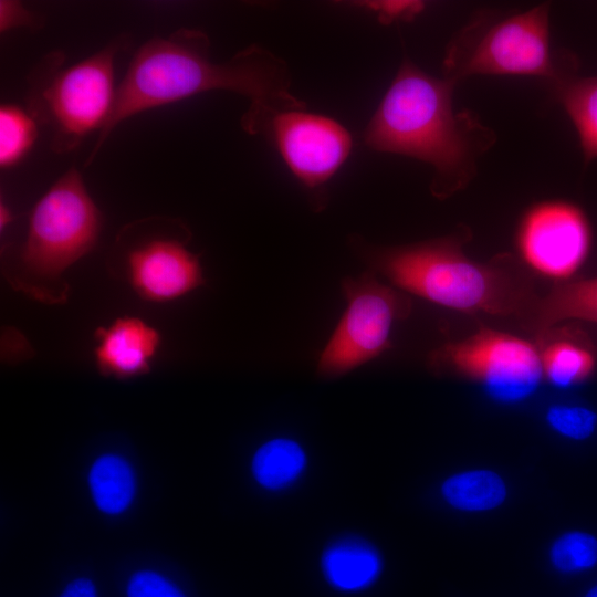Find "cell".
<instances>
[{
  "mask_svg": "<svg viewBox=\"0 0 597 597\" xmlns=\"http://www.w3.org/2000/svg\"><path fill=\"white\" fill-rule=\"evenodd\" d=\"M209 51V38L195 29L181 28L144 43L116 88L87 165L124 119L200 93L226 90L247 97L241 125L251 135L268 133L282 113L305 109L306 104L291 92L287 64L271 51L251 44L223 63H214Z\"/></svg>",
  "mask_w": 597,
  "mask_h": 597,
  "instance_id": "6da1fadb",
  "label": "cell"
},
{
  "mask_svg": "<svg viewBox=\"0 0 597 597\" xmlns=\"http://www.w3.org/2000/svg\"><path fill=\"white\" fill-rule=\"evenodd\" d=\"M454 83L426 73L405 57L364 134L373 150L430 165L434 171L431 191L437 197L469 182L476 156L492 140L470 113L454 111Z\"/></svg>",
  "mask_w": 597,
  "mask_h": 597,
  "instance_id": "7a4b0ae2",
  "label": "cell"
},
{
  "mask_svg": "<svg viewBox=\"0 0 597 597\" xmlns=\"http://www.w3.org/2000/svg\"><path fill=\"white\" fill-rule=\"evenodd\" d=\"M373 263L396 286L444 307L509 315L525 306L510 279L471 261L449 239L386 249Z\"/></svg>",
  "mask_w": 597,
  "mask_h": 597,
  "instance_id": "3957f363",
  "label": "cell"
},
{
  "mask_svg": "<svg viewBox=\"0 0 597 597\" xmlns=\"http://www.w3.org/2000/svg\"><path fill=\"white\" fill-rule=\"evenodd\" d=\"M127 38H118L87 59L62 69L64 55L46 56L31 76L28 112L52 130L51 148L59 154L77 147L101 129L114 105V60Z\"/></svg>",
  "mask_w": 597,
  "mask_h": 597,
  "instance_id": "277c9868",
  "label": "cell"
},
{
  "mask_svg": "<svg viewBox=\"0 0 597 597\" xmlns=\"http://www.w3.org/2000/svg\"><path fill=\"white\" fill-rule=\"evenodd\" d=\"M446 77L525 76L557 84L569 76L552 49L548 4L494 20L474 21L450 42Z\"/></svg>",
  "mask_w": 597,
  "mask_h": 597,
  "instance_id": "5b68a950",
  "label": "cell"
},
{
  "mask_svg": "<svg viewBox=\"0 0 597 597\" xmlns=\"http://www.w3.org/2000/svg\"><path fill=\"white\" fill-rule=\"evenodd\" d=\"M101 213L76 168L63 174L33 206L21 260L27 270L54 279L90 252Z\"/></svg>",
  "mask_w": 597,
  "mask_h": 597,
  "instance_id": "8992f818",
  "label": "cell"
},
{
  "mask_svg": "<svg viewBox=\"0 0 597 597\" xmlns=\"http://www.w3.org/2000/svg\"><path fill=\"white\" fill-rule=\"evenodd\" d=\"M346 308L322 350L317 370L337 377L379 356L389 347L396 321L409 314L410 302L370 274L342 282Z\"/></svg>",
  "mask_w": 597,
  "mask_h": 597,
  "instance_id": "52a82bcc",
  "label": "cell"
},
{
  "mask_svg": "<svg viewBox=\"0 0 597 597\" xmlns=\"http://www.w3.org/2000/svg\"><path fill=\"white\" fill-rule=\"evenodd\" d=\"M519 251L537 272L553 279H569L587 260L593 230L585 211L566 200H546L532 206L516 233Z\"/></svg>",
  "mask_w": 597,
  "mask_h": 597,
  "instance_id": "ba28073f",
  "label": "cell"
},
{
  "mask_svg": "<svg viewBox=\"0 0 597 597\" xmlns=\"http://www.w3.org/2000/svg\"><path fill=\"white\" fill-rule=\"evenodd\" d=\"M441 358L483 381L488 391L501 401L530 396L543 374L541 354L531 343L494 331H482L446 346Z\"/></svg>",
  "mask_w": 597,
  "mask_h": 597,
  "instance_id": "9c48e42d",
  "label": "cell"
},
{
  "mask_svg": "<svg viewBox=\"0 0 597 597\" xmlns=\"http://www.w3.org/2000/svg\"><path fill=\"white\" fill-rule=\"evenodd\" d=\"M268 133L287 168L308 190L321 189L352 150V136L343 125L304 109L280 114Z\"/></svg>",
  "mask_w": 597,
  "mask_h": 597,
  "instance_id": "30bf717a",
  "label": "cell"
},
{
  "mask_svg": "<svg viewBox=\"0 0 597 597\" xmlns=\"http://www.w3.org/2000/svg\"><path fill=\"white\" fill-rule=\"evenodd\" d=\"M128 280L135 292L150 302H170L203 284L199 258L172 238H153L127 255Z\"/></svg>",
  "mask_w": 597,
  "mask_h": 597,
  "instance_id": "8fae6325",
  "label": "cell"
},
{
  "mask_svg": "<svg viewBox=\"0 0 597 597\" xmlns=\"http://www.w3.org/2000/svg\"><path fill=\"white\" fill-rule=\"evenodd\" d=\"M94 358L102 374L133 378L146 374L160 347L159 332L135 316H122L95 332Z\"/></svg>",
  "mask_w": 597,
  "mask_h": 597,
  "instance_id": "7c38bea8",
  "label": "cell"
},
{
  "mask_svg": "<svg viewBox=\"0 0 597 597\" xmlns=\"http://www.w3.org/2000/svg\"><path fill=\"white\" fill-rule=\"evenodd\" d=\"M85 483L92 505L108 519L129 513L139 494V476L134 462L115 450L100 452L92 459Z\"/></svg>",
  "mask_w": 597,
  "mask_h": 597,
  "instance_id": "4fadbf2b",
  "label": "cell"
},
{
  "mask_svg": "<svg viewBox=\"0 0 597 597\" xmlns=\"http://www.w3.org/2000/svg\"><path fill=\"white\" fill-rule=\"evenodd\" d=\"M325 582L341 593H359L379 578L383 559L378 549L367 540L347 535L331 542L320 562Z\"/></svg>",
  "mask_w": 597,
  "mask_h": 597,
  "instance_id": "5bb4252c",
  "label": "cell"
},
{
  "mask_svg": "<svg viewBox=\"0 0 597 597\" xmlns=\"http://www.w3.org/2000/svg\"><path fill=\"white\" fill-rule=\"evenodd\" d=\"M307 468V454L300 442L275 437L260 444L251 457L250 473L266 492H282L295 485Z\"/></svg>",
  "mask_w": 597,
  "mask_h": 597,
  "instance_id": "9a60e30c",
  "label": "cell"
},
{
  "mask_svg": "<svg viewBox=\"0 0 597 597\" xmlns=\"http://www.w3.org/2000/svg\"><path fill=\"white\" fill-rule=\"evenodd\" d=\"M533 315V322L542 333L568 320L597 324V276L554 289L534 305Z\"/></svg>",
  "mask_w": 597,
  "mask_h": 597,
  "instance_id": "2e32d148",
  "label": "cell"
},
{
  "mask_svg": "<svg viewBox=\"0 0 597 597\" xmlns=\"http://www.w3.org/2000/svg\"><path fill=\"white\" fill-rule=\"evenodd\" d=\"M579 140L585 163L597 159V76H567L555 84Z\"/></svg>",
  "mask_w": 597,
  "mask_h": 597,
  "instance_id": "e0dca14e",
  "label": "cell"
},
{
  "mask_svg": "<svg viewBox=\"0 0 597 597\" xmlns=\"http://www.w3.org/2000/svg\"><path fill=\"white\" fill-rule=\"evenodd\" d=\"M443 499L452 507L482 512L499 506L506 488L499 474L490 470H471L448 478L441 488Z\"/></svg>",
  "mask_w": 597,
  "mask_h": 597,
  "instance_id": "ac0fdd59",
  "label": "cell"
},
{
  "mask_svg": "<svg viewBox=\"0 0 597 597\" xmlns=\"http://www.w3.org/2000/svg\"><path fill=\"white\" fill-rule=\"evenodd\" d=\"M543 373L556 386L568 387L587 378L596 358L586 347L569 341L549 344L541 354Z\"/></svg>",
  "mask_w": 597,
  "mask_h": 597,
  "instance_id": "d6986e66",
  "label": "cell"
},
{
  "mask_svg": "<svg viewBox=\"0 0 597 597\" xmlns=\"http://www.w3.org/2000/svg\"><path fill=\"white\" fill-rule=\"evenodd\" d=\"M38 137L36 121L29 112L6 104L0 108V166L11 167L30 150Z\"/></svg>",
  "mask_w": 597,
  "mask_h": 597,
  "instance_id": "ffe728a7",
  "label": "cell"
},
{
  "mask_svg": "<svg viewBox=\"0 0 597 597\" xmlns=\"http://www.w3.org/2000/svg\"><path fill=\"white\" fill-rule=\"evenodd\" d=\"M551 561L562 573L589 569L597 563V540L585 532H567L552 545Z\"/></svg>",
  "mask_w": 597,
  "mask_h": 597,
  "instance_id": "44dd1931",
  "label": "cell"
},
{
  "mask_svg": "<svg viewBox=\"0 0 597 597\" xmlns=\"http://www.w3.org/2000/svg\"><path fill=\"white\" fill-rule=\"evenodd\" d=\"M126 597H188L169 576L150 567L135 569L125 583Z\"/></svg>",
  "mask_w": 597,
  "mask_h": 597,
  "instance_id": "7402d4cb",
  "label": "cell"
},
{
  "mask_svg": "<svg viewBox=\"0 0 597 597\" xmlns=\"http://www.w3.org/2000/svg\"><path fill=\"white\" fill-rule=\"evenodd\" d=\"M547 421L558 433L574 439H587L597 425V415L580 406H554L547 412Z\"/></svg>",
  "mask_w": 597,
  "mask_h": 597,
  "instance_id": "603a6c76",
  "label": "cell"
},
{
  "mask_svg": "<svg viewBox=\"0 0 597 597\" xmlns=\"http://www.w3.org/2000/svg\"><path fill=\"white\" fill-rule=\"evenodd\" d=\"M377 14L383 23H391L398 20L408 21L419 14L425 4L419 1H375L364 4Z\"/></svg>",
  "mask_w": 597,
  "mask_h": 597,
  "instance_id": "cb8c5ba5",
  "label": "cell"
},
{
  "mask_svg": "<svg viewBox=\"0 0 597 597\" xmlns=\"http://www.w3.org/2000/svg\"><path fill=\"white\" fill-rule=\"evenodd\" d=\"M17 27H40V21L32 12L17 1H0V29L8 31Z\"/></svg>",
  "mask_w": 597,
  "mask_h": 597,
  "instance_id": "d4e9b609",
  "label": "cell"
},
{
  "mask_svg": "<svg viewBox=\"0 0 597 597\" xmlns=\"http://www.w3.org/2000/svg\"><path fill=\"white\" fill-rule=\"evenodd\" d=\"M57 597H100V594L95 582L82 575L67 582Z\"/></svg>",
  "mask_w": 597,
  "mask_h": 597,
  "instance_id": "484cf974",
  "label": "cell"
},
{
  "mask_svg": "<svg viewBox=\"0 0 597 597\" xmlns=\"http://www.w3.org/2000/svg\"><path fill=\"white\" fill-rule=\"evenodd\" d=\"M1 213H0V226L1 228H3L4 226H7L8 221L10 220V213L7 209V207H3L1 206Z\"/></svg>",
  "mask_w": 597,
  "mask_h": 597,
  "instance_id": "4316f807",
  "label": "cell"
},
{
  "mask_svg": "<svg viewBox=\"0 0 597 597\" xmlns=\"http://www.w3.org/2000/svg\"><path fill=\"white\" fill-rule=\"evenodd\" d=\"M585 597H597V585L594 586L587 594Z\"/></svg>",
  "mask_w": 597,
  "mask_h": 597,
  "instance_id": "83f0119b",
  "label": "cell"
}]
</instances>
